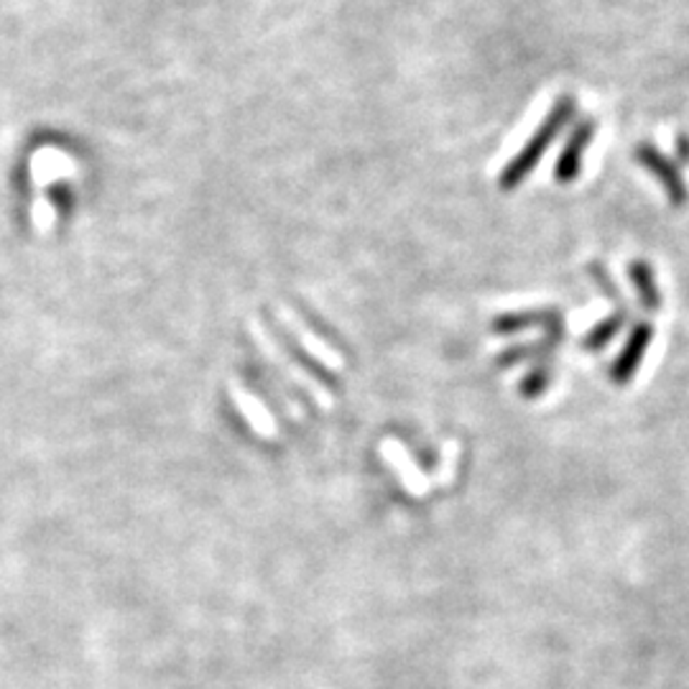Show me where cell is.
Returning a JSON list of instances; mask_svg holds the SVG:
<instances>
[{
	"label": "cell",
	"mask_w": 689,
	"mask_h": 689,
	"mask_svg": "<svg viewBox=\"0 0 689 689\" xmlns=\"http://www.w3.org/2000/svg\"><path fill=\"white\" fill-rule=\"evenodd\" d=\"M597 136V118H582L572 126L570 136H567L564 149L559 153L557 164H554V179L559 184H572L577 182V176L582 174V161H585V153L589 149V143L595 141Z\"/></svg>",
	"instance_id": "cell-3"
},
{
	"label": "cell",
	"mask_w": 689,
	"mask_h": 689,
	"mask_svg": "<svg viewBox=\"0 0 689 689\" xmlns=\"http://www.w3.org/2000/svg\"><path fill=\"white\" fill-rule=\"evenodd\" d=\"M554 310H518V312H501L495 317V332L503 337L547 332V322L554 317Z\"/></svg>",
	"instance_id": "cell-6"
},
{
	"label": "cell",
	"mask_w": 689,
	"mask_h": 689,
	"mask_svg": "<svg viewBox=\"0 0 689 689\" xmlns=\"http://www.w3.org/2000/svg\"><path fill=\"white\" fill-rule=\"evenodd\" d=\"M378 452H381L383 463L396 472V478L398 482H401V488L406 490V493H411L413 498L429 495V490L434 488L432 478H427V475L421 472V467L413 463L409 449H406L401 442L394 440V436H388V440H381Z\"/></svg>",
	"instance_id": "cell-4"
},
{
	"label": "cell",
	"mask_w": 689,
	"mask_h": 689,
	"mask_svg": "<svg viewBox=\"0 0 689 689\" xmlns=\"http://www.w3.org/2000/svg\"><path fill=\"white\" fill-rule=\"evenodd\" d=\"M633 156L641 164V168H646V174H651L658 182V187L664 189V195L672 205H685L687 202L689 191H687L685 176H681L677 164H674V161L666 156V153L658 151L654 143L643 141V143L635 145Z\"/></svg>",
	"instance_id": "cell-2"
},
{
	"label": "cell",
	"mask_w": 689,
	"mask_h": 689,
	"mask_svg": "<svg viewBox=\"0 0 689 689\" xmlns=\"http://www.w3.org/2000/svg\"><path fill=\"white\" fill-rule=\"evenodd\" d=\"M457 463H459V444L455 440H447L442 444V459H440V467L434 470L432 486H442V488L449 486V482L455 480Z\"/></svg>",
	"instance_id": "cell-10"
},
{
	"label": "cell",
	"mask_w": 689,
	"mask_h": 689,
	"mask_svg": "<svg viewBox=\"0 0 689 689\" xmlns=\"http://www.w3.org/2000/svg\"><path fill=\"white\" fill-rule=\"evenodd\" d=\"M674 145H677V156H679V161L681 164H689V136H685V133H679L677 136V141H674Z\"/></svg>",
	"instance_id": "cell-12"
},
{
	"label": "cell",
	"mask_w": 689,
	"mask_h": 689,
	"mask_svg": "<svg viewBox=\"0 0 689 689\" xmlns=\"http://www.w3.org/2000/svg\"><path fill=\"white\" fill-rule=\"evenodd\" d=\"M233 401L237 406V411L243 413V419L250 424L253 432H256L258 436H264V440H273L276 421L256 396H250L248 390H243L241 386H233Z\"/></svg>",
	"instance_id": "cell-8"
},
{
	"label": "cell",
	"mask_w": 689,
	"mask_h": 689,
	"mask_svg": "<svg viewBox=\"0 0 689 689\" xmlns=\"http://www.w3.org/2000/svg\"><path fill=\"white\" fill-rule=\"evenodd\" d=\"M651 340H654V327L646 325V322L633 325V329L626 337L623 348H620V352L616 355L618 378H631V375H635V371L643 365V360H646Z\"/></svg>",
	"instance_id": "cell-5"
},
{
	"label": "cell",
	"mask_w": 689,
	"mask_h": 689,
	"mask_svg": "<svg viewBox=\"0 0 689 689\" xmlns=\"http://www.w3.org/2000/svg\"><path fill=\"white\" fill-rule=\"evenodd\" d=\"M628 271V281L633 283L635 299L646 312H656L658 304H662V291H658V281H656V271L649 260L635 258L628 260L626 266Z\"/></svg>",
	"instance_id": "cell-7"
},
{
	"label": "cell",
	"mask_w": 689,
	"mask_h": 689,
	"mask_svg": "<svg viewBox=\"0 0 689 689\" xmlns=\"http://www.w3.org/2000/svg\"><path fill=\"white\" fill-rule=\"evenodd\" d=\"M587 271H589V279H593L597 287L603 289V294L610 299V302L616 304H623V294H620L618 283L616 279H612V273L605 268V264H600V260H593V264H587Z\"/></svg>",
	"instance_id": "cell-11"
},
{
	"label": "cell",
	"mask_w": 689,
	"mask_h": 689,
	"mask_svg": "<svg viewBox=\"0 0 689 689\" xmlns=\"http://www.w3.org/2000/svg\"><path fill=\"white\" fill-rule=\"evenodd\" d=\"M623 325H626L623 312L608 314V317L597 319L595 325L587 329V342H593L595 348H605V344H610L620 332H623Z\"/></svg>",
	"instance_id": "cell-9"
},
{
	"label": "cell",
	"mask_w": 689,
	"mask_h": 689,
	"mask_svg": "<svg viewBox=\"0 0 689 689\" xmlns=\"http://www.w3.org/2000/svg\"><path fill=\"white\" fill-rule=\"evenodd\" d=\"M574 113H577V97L559 95L554 100V105L549 107V113L544 115V120L536 126L534 133L526 138L524 145H521L516 156L501 168V174H498V187L503 191L518 189L521 184L536 172L544 153L551 149V143H554L559 133L567 128V122L574 118Z\"/></svg>",
	"instance_id": "cell-1"
}]
</instances>
